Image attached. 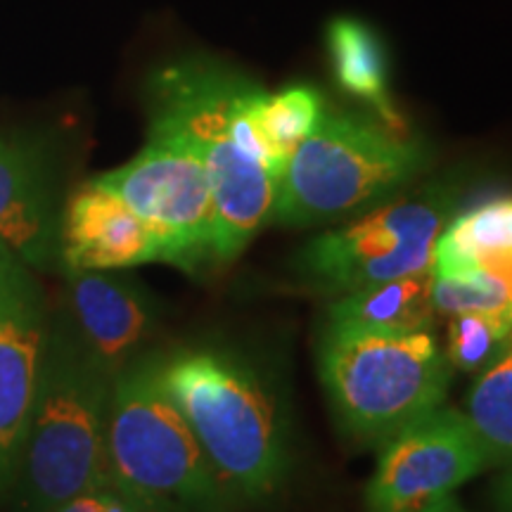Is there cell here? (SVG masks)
<instances>
[{
    "label": "cell",
    "instance_id": "19",
    "mask_svg": "<svg viewBox=\"0 0 512 512\" xmlns=\"http://www.w3.org/2000/svg\"><path fill=\"white\" fill-rule=\"evenodd\" d=\"M446 358L451 368L477 373L496 361L508 347L512 313H456L448 316Z\"/></svg>",
    "mask_w": 512,
    "mask_h": 512
},
{
    "label": "cell",
    "instance_id": "18",
    "mask_svg": "<svg viewBox=\"0 0 512 512\" xmlns=\"http://www.w3.org/2000/svg\"><path fill=\"white\" fill-rule=\"evenodd\" d=\"M437 247L470 256L512 254V195L494 197L458 214L441 230Z\"/></svg>",
    "mask_w": 512,
    "mask_h": 512
},
{
    "label": "cell",
    "instance_id": "17",
    "mask_svg": "<svg viewBox=\"0 0 512 512\" xmlns=\"http://www.w3.org/2000/svg\"><path fill=\"white\" fill-rule=\"evenodd\" d=\"M467 420L491 465L512 463V347L484 368L467 399Z\"/></svg>",
    "mask_w": 512,
    "mask_h": 512
},
{
    "label": "cell",
    "instance_id": "4",
    "mask_svg": "<svg viewBox=\"0 0 512 512\" xmlns=\"http://www.w3.org/2000/svg\"><path fill=\"white\" fill-rule=\"evenodd\" d=\"M242 76L214 60H181L150 79V114L171 121L200 155L219 221V264L245 252L271 219L278 185L242 147L235 102Z\"/></svg>",
    "mask_w": 512,
    "mask_h": 512
},
{
    "label": "cell",
    "instance_id": "2",
    "mask_svg": "<svg viewBox=\"0 0 512 512\" xmlns=\"http://www.w3.org/2000/svg\"><path fill=\"white\" fill-rule=\"evenodd\" d=\"M159 373L230 501L273 496L287 472V446L266 382L247 363L214 349L162 356Z\"/></svg>",
    "mask_w": 512,
    "mask_h": 512
},
{
    "label": "cell",
    "instance_id": "12",
    "mask_svg": "<svg viewBox=\"0 0 512 512\" xmlns=\"http://www.w3.org/2000/svg\"><path fill=\"white\" fill-rule=\"evenodd\" d=\"M64 302L81 344L112 377L147 356L157 332V306L145 287L119 271H62Z\"/></svg>",
    "mask_w": 512,
    "mask_h": 512
},
{
    "label": "cell",
    "instance_id": "21",
    "mask_svg": "<svg viewBox=\"0 0 512 512\" xmlns=\"http://www.w3.org/2000/svg\"><path fill=\"white\" fill-rule=\"evenodd\" d=\"M498 505L503 512H512V463L501 479V486H498Z\"/></svg>",
    "mask_w": 512,
    "mask_h": 512
},
{
    "label": "cell",
    "instance_id": "11",
    "mask_svg": "<svg viewBox=\"0 0 512 512\" xmlns=\"http://www.w3.org/2000/svg\"><path fill=\"white\" fill-rule=\"evenodd\" d=\"M62 211L48 147L27 133H0V247L31 271H60Z\"/></svg>",
    "mask_w": 512,
    "mask_h": 512
},
{
    "label": "cell",
    "instance_id": "10",
    "mask_svg": "<svg viewBox=\"0 0 512 512\" xmlns=\"http://www.w3.org/2000/svg\"><path fill=\"white\" fill-rule=\"evenodd\" d=\"M50 318L53 306L38 273L0 247V501L34 411Z\"/></svg>",
    "mask_w": 512,
    "mask_h": 512
},
{
    "label": "cell",
    "instance_id": "16",
    "mask_svg": "<svg viewBox=\"0 0 512 512\" xmlns=\"http://www.w3.org/2000/svg\"><path fill=\"white\" fill-rule=\"evenodd\" d=\"M432 268L387 283L347 292L330 309V323L384 332H422L434 328Z\"/></svg>",
    "mask_w": 512,
    "mask_h": 512
},
{
    "label": "cell",
    "instance_id": "9",
    "mask_svg": "<svg viewBox=\"0 0 512 512\" xmlns=\"http://www.w3.org/2000/svg\"><path fill=\"white\" fill-rule=\"evenodd\" d=\"M491 465L465 413L439 406L384 441L366 489L370 512H420Z\"/></svg>",
    "mask_w": 512,
    "mask_h": 512
},
{
    "label": "cell",
    "instance_id": "5",
    "mask_svg": "<svg viewBox=\"0 0 512 512\" xmlns=\"http://www.w3.org/2000/svg\"><path fill=\"white\" fill-rule=\"evenodd\" d=\"M427 162L430 150L422 140L403 136L380 119L325 107L285 166L271 219L311 226L351 214L411 183Z\"/></svg>",
    "mask_w": 512,
    "mask_h": 512
},
{
    "label": "cell",
    "instance_id": "7",
    "mask_svg": "<svg viewBox=\"0 0 512 512\" xmlns=\"http://www.w3.org/2000/svg\"><path fill=\"white\" fill-rule=\"evenodd\" d=\"M95 178L117 192L152 230L159 261L185 273L219 264V221L207 169L171 121L150 114L143 150Z\"/></svg>",
    "mask_w": 512,
    "mask_h": 512
},
{
    "label": "cell",
    "instance_id": "23",
    "mask_svg": "<svg viewBox=\"0 0 512 512\" xmlns=\"http://www.w3.org/2000/svg\"><path fill=\"white\" fill-rule=\"evenodd\" d=\"M508 347H512V332H510V339H508ZM508 347H505V349H508Z\"/></svg>",
    "mask_w": 512,
    "mask_h": 512
},
{
    "label": "cell",
    "instance_id": "22",
    "mask_svg": "<svg viewBox=\"0 0 512 512\" xmlns=\"http://www.w3.org/2000/svg\"><path fill=\"white\" fill-rule=\"evenodd\" d=\"M420 512H467V510L453 496H444L439 498V501H434L432 505H427V508H422Z\"/></svg>",
    "mask_w": 512,
    "mask_h": 512
},
{
    "label": "cell",
    "instance_id": "6",
    "mask_svg": "<svg viewBox=\"0 0 512 512\" xmlns=\"http://www.w3.org/2000/svg\"><path fill=\"white\" fill-rule=\"evenodd\" d=\"M451 363L432 330L384 332L330 323L320 342V377L344 425L387 441L439 408Z\"/></svg>",
    "mask_w": 512,
    "mask_h": 512
},
{
    "label": "cell",
    "instance_id": "13",
    "mask_svg": "<svg viewBox=\"0 0 512 512\" xmlns=\"http://www.w3.org/2000/svg\"><path fill=\"white\" fill-rule=\"evenodd\" d=\"M150 261H159L152 230L98 178L64 202L60 271H126Z\"/></svg>",
    "mask_w": 512,
    "mask_h": 512
},
{
    "label": "cell",
    "instance_id": "20",
    "mask_svg": "<svg viewBox=\"0 0 512 512\" xmlns=\"http://www.w3.org/2000/svg\"><path fill=\"white\" fill-rule=\"evenodd\" d=\"M114 489H102V491H93V494H83L76 496L72 501L57 505V508L48 510V512H107V505L112 501Z\"/></svg>",
    "mask_w": 512,
    "mask_h": 512
},
{
    "label": "cell",
    "instance_id": "1",
    "mask_svg": "<svg viewBox=\"0 0 512 512\" xmlns=\"http://www.w3.org/2000/svg\"><path fill=\"white\" fill-rule=\"evenodd\" d=\"M114 377L95 363L62 309H53L41 384L3 501L12 512H48L112 489L107 413Z\"/></svg>",
    "mask_w": 512,
    "mask_h": 512
},
{
    "label": "cell",
    "instance_id": "3",
    "mask_svg": "<svg viewBox=\"0 0 512 512\" xmlns=\"http://www.w3.org/2000/svg\"><path fill=\"white\" fill-rule=\"evenodd\" d=\"M162 356L147 354L114 377L107 413V470L138 512H230L188 420L166 392Z\"/></svg>",
    "mask_w": 512,
    "mask_h": 512
},
{
    "label": "cell",
    "instance_id": "8",
    "mask_svg": "<svg viewBox=\"0 0 512 512\" xmlns=\"http://www.w3.org/2000/svg\"><path fill=\"white\" fill-rule=\"evenodd\" d=\"M456 197L458 185L427 183L349 226L318 235L302 252L304 273L328 290L356 292L427 271Z\"/></svg>",
    "mask_w": 512,
    "mask_h": 512
},
{
    "label": "cell",
    "instance_id": "14",
    "mask_svg": "<svg viewBox=\"0 0 512 512\" xmlns=\"http://www.w3.org/2000/svg\"><path fill=\"white\" fill-rule=\"evenodd\" d=\"M330 67L344 93L361 100L375 117L394 131H403L401 114L396 112L389 91V64L382 41L368 24L354 17H337L325 34Z\"/></svg>",
    "mask_w": 512,
    "mask_h": 512
},
{
    "label": "cell",
    "instance_id": "15",
    "mask_svg": "<svg viewBox=\"0 0 512 512\" xmlns=\"http://www.w3.org/2000/svg\"><path fill=\"white\" fill-rule=\"evenodd\" d=\"M325 100L313 86H287L278 93H266L256 86L249 98V126L259 145L261 164L275 185L285 174L297 147L311 136L323 117Z\"/></svg>",
    "mask_w": 512,
    "mask_h": 512
}]
</instances>
